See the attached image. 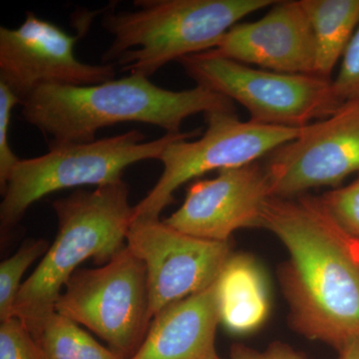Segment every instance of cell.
I'll return each mask as SVG.
<instances>
[{
  "label": "cell",
  "instance_id": "cell-1",
  "mask_svg": "<svg viewBox=\"0 0 359 359\" xmlns=\"http://www.w3.org/2000/svg\"><path fill=\"white\" fill-rule=\"evenodd\" d=\"M262 228L289 252L280 280L295 332L337 351L359 339V240L311 195L269 198Z\"/></svg>",
  "mask_w": 359,
  "mask_h": 359
},
{
  "label": "cell",
  "instance_id": "cell-2",
  "mask_svg": "<svg viewBox=\"0 0 359 359\" xmlns=\"http://www.w3.org/2000/svg\"><path fill=\"white\" fill-rule=\"evenodd\" d=\"M21 106L23 119L51 139L50 147L96 141L99 129L125 122L176 134L191 116L235 111L233 101L204 87L172 91L133 74L89 86L45 85Z\"/></svg>",
  "mask_w": 359,
  "mask_h": 359
},
{
  "label": "cell",
  "instance_id": "cell-3",
  "mask_svg": "<svg viewBox=\"0 0 359 359\" xmlns=\"http://www.w3.org/2000/svg\"><path fill=\"white\" fill-rule=\"evenodd\" d=\"M276 0H136L135 11L107 13L113 36L102 65L150 77L171 61L215 48L238 21Z\"/></svg>",
  "mask_w": 359,
  "mask_h": 359
},
{
  "label": "cell",
  "instance_id": "cell-4",
  "mask_svg": "<svg viewBox=\"0 0 359 359\" xmlns=\"http://www.w3.org/2000/svg\"><path fill=\"white\" fill-rule=\"evenodd\" d=\"M52 208L57 217V235L23 282L14 304L13 316L29 330L55 311L66 283L80 264L92 259L103 266L126 247L134 216L129 187L123 180L93 191L79 189L54 201Z\"/></svg>",
  "mask_w": 359,
  "mask_h": 359
},
{
  "label": "cell",
  "instance_id": "cell-5",
  "mask_svg": "<svg viewBox=\"0 0 359 359\" xmlns=\"http://www.w3.org/2000/svg\"><path fill=\"white\" fill-rule=\"evenodd\" d=\"M201 129L165 134L145 141L139 130L90 142L52 146L47 154L20 160L9 175L0 204L2 235L13 229L28 208L49 194L83 186L121 181L127 168L145 160H159L170 144L200 136Z\"/></svg>",
  "mask_w": 359,
  "mask_h": 359
},
{
  "label": "cell",
  "instance_id": "cell-6",
  "mask_svg": "<svg viewBox=\"0 0 359 359\" xmlns=\"http://www.w3.org/2000/svg\"><path fill=\"white\" fill-rule=\"evenodd\" d=\"M198 86L237 101L250 121L301 129L341 107L332 81L318 75L287 74L243 65L205 51L179 60Z\"/></svg>",
  "mask_w": 359,
  "mask_h": 359
},
{
  "label": "cell",
  "instance_id": "cell-7",
  "mask_svg": "<svg viewBox=\"0 0 359 359\" xmlns=\"http://www.w3.org/2000/svg\"><path fill=\"white\" fill-rule=\"evenodd\" d=\"M55 311L88 328L118 355L131 358L153 320L145 264L126 245L100 268L78 269Z\"/></svg>",
  "mask_w": 359,
  "mask_h": 359
},
{
  "label": "cell",
  "instance_id": "cell-8",
  "mask_svg": "<svg viewBox=\"0 0 359 359\" xmlns=\"http://www.w3.org/2000/svg\"><path fill=\"white\" fill-rule=\"evenodd\" d=\"M205 116L208 127L200 139L175 141L161 156L162 175L135 205L133 219H159L161 212L173 203L174 193L187 182L214 170L256 163L294 140L302 129L242 121L235 111H216Z\"/></svg>",
  "mask_w": 359,
  "mask_h": 359
},
{
  "label": "cell",
  "instance_id": "cell-9",
  "mask_svg": "<svg viewBox=\"0 0 359 359\" xmlns=\"http://www.w3.org/2000/svg\"><path fill=\"white\" fill-rule=\"evenodd\" d=\"M126 245L145 264L152 318L211 287L233 254L230 242L192 237L159 219H133Z\"/></svg>",
  "mask_w": 359,
  "mask_h": 359
},
{
  "label": "cell",
  "instance_id": "cell-10",
  "mask_svg": "<svg viewBox=\"0 0 359 359\" xmlns=\"http://www.w3.org/2000/svg\"><path fill=\"white\" fill-rule=\"evenodd\" d=\"M79 37L26 11L18 28L0 27V82L22 104L45 85L89 86L116 79L115 65H87L75 56Z\"/></svg>",
  "mask_w": 359,
  "mask_h": 359
},
{
  "label": "cell",
  "instance_id": "cell-11",
  "mask_svg": "<svg viewBox=\"0 0 359 359\" xmlns=\"http://www.w3.org/2000/svg\"><path fill=\"white\" fill-rule=\"evenodd\" d=\"M269 155L264 167L273 197L339 185L359 172V104H344L330 117L302 127L294 140Z\"/></svg>",
  "mask_w": 359,
  "mask_h": 359
},
{
  "label": "cell",
  "instance_id": "cell-12",
  "mask_svg": "<svg viewBox=\"0 0 359 359\" xmlns=\"http://www.w3.org/2000/svg\"><path fill=\"white\" fill-rule=\"evenodd\" d=\"M271 197L266 167L252 163L221 170L216 178L194 182L183 205L164 223L192 237L230 242L236 231L262 228L264 203Z\"/></svg>",
  "mask_w": 359,
  "mask_h": 359
},
{
  "label": "cell",
  "instance_id": "cell-13",
  "mask_svg": "<svg viewBox=\"0 0 359 359\" xmlns=\"http://www.w3.org/2000/svg\"><path fill=\"white\" fill-rule=\"evenodd\" d=\"M209 51L261 69L316 75V40L299 0L276 1L259 20L238 23Z\"/></svg>",
  "mask_w": 359,
  "mask_h": 359
},
{
  "label": "cell",
  "instance_id": "cell-14",
  "mask_svg": "<svg viewBox=\"0 0 359 359\" xmlns=\"http://www.w3.org/2000/svg\"><path fill=\"white\" fill-rule=\"evenodd\" d=\"M217 282L156 314L148 334L130 359H219Z\"/></svg>",
  "mask_w": 359,
  "mask_h": 359
},
{
  "label": "cell",
  "instance_id": "cell-15",
  "mask_svg": "<svg viewBox=\"0 0 359 359\" xmlns=\"http://www.w3.org/2000/svg\"><path fill=\"white\" fill-rule=\"evenodd\" d=\"M219 321L236 334L255 332L269 313L268 285L257 262L231 254L217 280Z\"/></svg>",
  "mask_w": 359,
  "mask_h": 359
},
{
  "label": "cell",
  "instance_id": "cell-16",
  "mask_svg": "<svg viewBox=\"0 0 359 359\" xmlns=\"http://www.w3.org/2000/svg\"><path fill=\"white\" fill-rule=\"evenodd\" d=\"M316 40V75L330 79L359 26V0H299Z\"/></svg>",
  "mask_w": 359,
  "mask_h": 359
},
{
  "label": "cell",
  "instance_id": "cell-17",
  "mask_svg": "<svg viewBox=\"0 0 359 359\" xmlns=\"http://www.w3.org/2000/svg\"><path fill=\"white\" fill-rule=\"evenodd\" d=\"M29 332L42 359H125L56 311L45 316Z\"/></svg>",
  "mask_w": 359,
  "mask_h": 359
},
{
  "label": "cell",
  "instance_id": "cell-18",
  "mask_svg": "<svg viewBox=\"0 0 359 359\" xmlns=\"http://www.w3.org/2000/svg\"><path fill=\"white\" fill-rule=\"evenodd\" d=\"M49 247L48 242L43 238H29L20 245L13 256L0 264V320L13 318L14 304L25 271L36 259L46 254Z\"/></svg>",
  "mask_w": 359,
  "mask_h": 359
},
{
  "label": "cell",
  "instance_id": "cell-19",
  "mask_svg": "<svg viewBox=\"0 0 359 359\" xmlns=\"http://www.w3.org/2000/svg\"><path fill=\"white\" fill-rule=\"evenodd\" d=\"M320 198L335 223L359 240V177L349 185L328 191Z\"/></svg>",
  "mask_w": 359,
  "mask_h": 359
},
{
  "label": "cell",
  "instance_id": "cell-20",
  "mask_svg": "<svg viewBox=\"0 0 359 359\" xmlns=\"http://www.w3.org/2000/svg\"><path fill=\"white\" fill-rule=\"evenodd\" d=\"M0 359H42L32 332L16 316L0 325Z\"/></svg>",
  "mask_w": 359,
  "mask_h": 359
},
{
  "label": "cell",
  "instance_id": "cell-21",
  "mask_svg": "<svg viewBox=\"0 0 359 359\" xmlns=\"http://www.w3.org/2000/svg\"><path fill=\"white\" fill-rule=\"evenodd\" d=\"M20 99L11 91L6 84L0 82V190L1 194L6 188L9 175L15 165L20 162V158L14 154L9 146L8 131L13 110Z\"/></svg>",
  "mask_w": 359,
  "mask_h": 359
},
{
  "label": "cell",
  "instance_id": "cell-22",
  "mask_svg": "<svg viewBox=\"0 0 359 359\" xmlns=\"http://www.w3.org/2000/svg\"><path fill=\"white\" fill-rule=\"evenodd\" d=\"M332 86L342 105L359 104V26L342 56L339 72Z\"/></svg>",
  "mask_w": 359,
  "mask_h": 359
},
{
  "label": "cell",
  "instance_id": "cell-23",
  "mask_svg": "<svg viewBox=\"0 0 359 359\" xmlns=\"http://www.w3.org/2000/svg\"><path fill=\"white\" fill-rule=\"evenodd\" d=\"M229 359H306V358L289 344L276 341L269 344L263 351H255L249 347L235 346L231 348Z\"/></svg>",
  "mask_w": 359,
  "mask_h": 359
},
{
  "label": "cell",
  "instance_id": "cell-24",
  "mask_svg": "<svg viewBox=\"0 0 359 359\" xmlns=\"http://www.w3.org/2000/svg\"><path fill=\"white\" fill-rule=\"evenodd\" d=\"M337 359H359V339L351 340L342 347Z\"/></svg>",
  "mask_w": 359,
  "mask_h": 359
}]
</instances>
